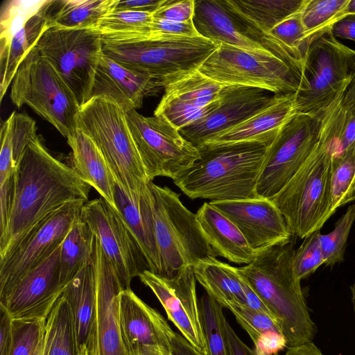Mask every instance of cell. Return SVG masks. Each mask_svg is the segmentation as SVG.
I'll use <instances>...</instances> for the list:
<instances>
[{
	"mask_svg": "<svg viewBox=\"0 0 355 355\" xmlns=\"http://www.w3.org/2000/svg\"><path fill=\"white\" fill-rule=\"evenodd\" d=\"M91 187L73 167L55 157L37 135L16 168L8 223L0 235V259L46 218L77 199L88 201Z\"/></svg>",
	"mask_w": 355,
	"mask_h": 355,
	"instance_id": "obj_1",
	"label": "cell"
},
{
	"mask_svg": "<svg viewBox=\"0 0 355 355\" xmlns=\"http://www.w3.org/2000/svg\"><path fill=\"white\" fill-rule=\"evenodd\" d=\"M342 92L324 110L319 140L308 159L271 200L294 236L304 239L334 214L331 198V164L340 153L343 121Z\"/></svg>",
	"mask_w": 355,
	"mask_h": 355,
	"instance_id": "obj_2",
	"label": "cell"
},
{
	"mask_svg": "<svg viewBox=\"0 0 355 355\" xmlns=\"http://www.w3.org/2000/svg\"><path fill=\"white\" fill-rule=\"evenodd\" d=\"M268 146L257 142L205 144L198 148V158L173 182L193 200L257 198V179Z\"/></svg>",
	"mask_w": 355,
	"mask_h": 355,
	"instance_id": "obj_3",
	"label": "cell"
},
{
	"mask_svg": "<svg viewBox=\"0 0 355 355\" xmlns=\"http://www.w3.org/2000/svg\"><path fill=\"white\" fill-rule=\"evenodd\" d=\"M294 237L287 243L258 252L251 263L237 268L279 323L287 347L313 342L317 332L301 281L293 269Z\"/></svg>",
	"mask_w": 355,
	"mask_h": 355,
	"instance_id": "obj_4",
	"label": "cell"
},
{
	"mask_svg": "<svg viewBox=\"0 0 355 355\" xmlns=\"http://www.w3.org/2000/svg\"><path fill=\"white\" fill-rule=\"evenodd\" d=\"M78 128L98 147L125 192L140 195L149 181L123 109L107 97H93L80 106Z\"/></svg>",
	"mask_w": 355,
	"mask_h": 355,
	"instance_id": "obj_5",
	"label": "cell"
},
{
	"mask_svg": "<svg viewBox=\"0 0 355 355\" xmlns=\"http://www.w3.org/2000/svg\"><path fill=\"white\" fill-rule=\"evenodd\" d=\"M225 85L261 88L275 95L296 94L306 85L304 64L271 51H252L218 43L198 69Z\"/></svg>",
	"mask_w": 355,
	"mask_h": 355,
	"instance_id": "obj_6",
	"label": "cell"
},
{
	"mask_svg": "<svg viewBox=\"0 0 355 355\" xmlns=\"http://www.w3.org/2000/svg\"><path fill=\"white\" fill-rule=\"evenodd\" d=\"M103 54L150 75L164 87L196 71L218 44L203 37L144 38L124 42L103 40Z\"/></svg>",
	"mask_w": 355,
	"mask_h": 355,
	"instance_id": "obj_7",
	"label": "cell"
},
{
	"mask_svg": "<svg viewBox=\"0 0 355 355\" xmlns=\"http://www.w3.org/2000/svg\"><path fill=\"white\" fill-rule=\"evenodd\" d=\"M152 194L154 231L159 254V275L171 277L182 267L193 266L214 253L196 214L167 187L148 182Z\"/></svg>",
	"mask_w": 355,
	"mask_h": 355,
	"instance_id": "obj_8",
	"label": "cell"
},
{
	"mask_svg": "<svg viewBox=\"0 0 355 355\" xmlns=\"http://www.w3.org/2000/svg\"><path fill=\"white\" fill-rule=\"evenodd\" d=\"M10 98L19 108L28 105L66 138L78 128L80 105L75 94L35 46L19 65Z\"/></svg>",
	"mask_w": 355,
	"mask_h": 355,
	"instance_id": "obj_9",
	"label": "cell"
},
{
	"mask_svg": "<svg viewBox=\"0 0 355 355\" xmlns=\"http://www.w3.org/2000/svg\"><path fill=\"white\" fill-rule=\"evenodd\" d=\"M303 64L306 85L295 95L296 113L324 109L355 78V51L338 41L331 27L313 38Z\"/></svg>",
	"mask_w": 355,
	"mask_h": 355,
	"instance_id": "obj_10",
	"label": "cell"
},
{
	"mask_svg": "<svg viewBox=\"0 0 355 355\" xmlns=\"http://www.w3.org/2000/svg\"><path fill=\"white\" fill-rule=\"evenodd\" d=\"M102 46V35L96 28L50 27L35 48L61 76L81 106L89 99Z\"/></svg>",
	"mask_w": 355,
	"mask_h": 355,
	"instance_id": "obj_11",
	"label": "cell"
},
{
	"mask_svg": "<svg viewBox=\"0 0 355 355\" xmlns=\"http://www.w3.org/2000/svg\"><path fill=\"white\" fill-rule=\"evenodd\" d=\"M326 107L295 113L283 125L268 146L257 179V197L272 200L304 164L319 140Z\"/></svg>",
	"mask_w": 355,
	"mask_h": 355,
	"instance_id": "obj_12",
	"label": "cell"
},
{
	"mask_svg": "<svg viewBox=\"0 0 355 355\" xmlns=\"http://www.w3.org/2000/svg\"><path fill=\"white\" fill-rule=\"evenodd\" d=\"M127 123L149 182L163 176L175 180L199 157V150L159 114L125 113Z\"/></svg>",
	"mask_w": 355,
	"mask_h": 355,
	"instance_id": "obj_13",
	"label": "cell"
},
{
	"mask_svg": "<svg viewBox=\"0 0 355 355\" xmlns=\"http://www.w3.org/2000/svg\"><path fill=\"white\" fill-rule=\"evenodd\" d=\"M87 202H69L46 218L0 259V299L26 274L47 259L63 243Z\"/></svg>",
	"mask_w": 355,
	"mask_h": 355,
	"instance_id": "obj_14",
	"label": "cell"
},
{
	"mask_svg": "<svg viewBox=\"0 0 355 355\" xmlns=\"http://www.w3.org/2000/svg\"><path fill=\"white\" fill-rule=\"evenodd\" d=\"M80 218L98 239L123 289L130 288L132 279L148 266L119 212L99 198L84 204Z\"/></svg>",
	"mask_w": 355,
	"mask_h": 355,
	"instance_id": "obj_15",
	"label": "cell"
},
{
	"mask_svg": "<svg viewBox=\"0 0 355 355\" xmlns=\"http://www.w3.org/2000/svg\"><path fill=\"white\" fill-rule=\"evenodd\" d=\"M91 263L96 300L87 348L89 355H128L119 324V297L123 288L94 235Z\"/></svg>",
	"mask_w": 355,
	"mask_h": 355,
	"instance_id": "obj_16",
	"label": "cell"
},
{
	"mask_svg": "<svg viewBox=\"0 0 355 355\" xmlns=\"http://www.w3.org/2000/svg\"><path fill=\"white\" fill-rule=\"evenodd\" d=\"M138 277L155 295L168 318L181 335L197 351L209 355L193 267L183 266L171 277L155 274L149 270H144Z\"/></svg>",
	"mask_w": 355,
	"mask_h": 355,
	"instance_id": "obj_17",
	"label": "cell"
},
{
	"mask_svg": "<svg viewBox=\"0 0 355 355\" xmlns=\"http://www.w3.org/2000/svg\"><path fill=\"white\" fill-rule=\"evenodd\" d=\"M278 95L261 88L225 85L216 108L205 118L179 130L198 149L274 103Z\"/></svg>",
	"mask_w": 355,
	"mask_h": 355,
	"instance_id": "obj_18",
	"label": "cell"
},
{
	"mask_svg": "<svg viewBox=\"0 0 355 355\" xmlns=\"http://www.w3.org/2000/svg\"><path fill=\"white\" fill-rule=\"evenodd\" d=\"M119 324L128 355H173L176 332L130 288L120 294Z\"/></svg>",
	"mask_w": 355,
	"mask_h": 355,
	"instance_id": "obj_19",
	"label": "cell"
},
{
	"mask_svg": "<svg viewBox=\"0 0 355 355\" xmlns=\"http://www.w3.org/2000/svg\"><path fill=\"white\" fill-rule=\"evenodd\" d=\"M61 245L0 299L12 319L46 320L67 286L60 277Z\"/></svg>",
	"mask_w": 355,
	"mask_h": 355,
	"instance_id": "obj_20",
	"label": "cell"
},
{
	"mask_svg": "<svg viewBox=\"0 0 355 355\" xmlns=\"http://www.w3.org/2000/svg\"><path fill=\"white\" fill-rule=\"evenodd\" d=\"M209 202L238 227L257 253L287 243L293 237L285 218L271 200L257 197Z\"/></svg>",
	"mask_w": 355,
	"mask_h": 355,
	"instance_id": "obj_21",
	"label": "cell"
},
{
	"mask_svg": "<svg viewBox=\"0 0 355 355\" xmlns=\"http://www.w3.org/2000/svg\"><path fill=\"white\" fill-rule=\"evenodd\" d=\"M162 88L164 86L150 75L127 67L103 53L89 99L107 97L126 113L141 107L146 96L157 94Z\"/></svg>",
	"mask_w": 355,
	"mask_h": 355,
	"instance_id": "obj_22",
	"label": "cell"
},
{
	"mask_svg": "<svg viewBox=\"0 0 355 355\" xmlns=\"http://www.w3.org/2000/svg\"><path fill=\"white\" fill-rule=\"evenodd\" d=\"M193 22L201 37L216 44L225 43L252 51H270L256 29L237 15L225 0H196Z\"/></svg>",
	"mask_w": 355,
	"mask_h": 355,
	"instance_id": "obj_23",
	"label": "cell"
},
{
	"mask_svg": "<svg viewBox=\"0 0 355 355\" xmlns=\"http://www.w3.org/2000/svg\"><path fill=\"white\" fill-rule=\"evenodd\" d=\"M193 267L197 282L223 308L227 303L236 302L274 318L237 268L214 257L201 260Z\"/></svg>",
	"mask_w": 355,
	"mask_h": 355,
	"instance_id": "obj_24",
	"label": "cell"
},
{
	"mask_svg": "<svg viewBox=\"0 0 355 355\" xmlns=\"http://www.w3.org/2000/svg\"><path fill=\"white\" fill-rule=\"evenodd\" d=\"M114 200L118 211L139 245L148 270L159 275L160 265L156 244L148 182L142 193L130 197L114 180Z\"/></svg>",
	"mask_w": 355,
	"mask_h": 355,
	"instance_id": "obj_25",
	"label": "cell"
},
{
	"mask_svg": "<svg viewBox=\"0 0 355 355\" xmlns=\"http://www.w3.org/2000/svg\"><path fill=\"white\" fill-rule=\"evenodd\" d=\"M295 95L291 94L279 96L270 106L205 144L257 142L270 145L286 122L296 113Z\"/></svg>",
	"mask_w": 355,
	"mask_h": 355,
	"instance_id": "obj_26",
	"label": "cell"
},
{
	"mask_svg": "<svg viewBox=\"0 0 355 355\" xmlns=\"http://www.w3.org/2000/svg\"><path fill=\"white\" fill-rule=\"evenodd\" d=\"M201 230L215 257H223L237 264H249L257 254L238 227L209 202L196 214Z\"/></svg>",
	"mask_w": 355,
	"mask_h": 355,
	"instance_id": "obj_27",
	"label": "cell"
},
{
	"mask_svg": "<svg viewBox=\"0 0 355 355\" xmlns=\"http://www.w3.org/2000/svg\"><path fill=\"white\" fill-rule=\"evenodd\" d=\"M67 139L72 150L73 168L78 176L114 209V178L101 151L79 128Z\"/></svg>",
	"mask_w": 355,
	"mask_h": 355,
	"instance_id": "obj_28",
	"label": "cell"
},
{
	"mask_svg": "<svg viewBox=\"0 0 355 355\" xmlns=\"http://www.w3.org/2000/svg\"><path fill=\"white\" fill-rule=\"evenodd\" d=\"M117 0H47L41 8L49 28H96L98 21L114 10Z\"/></svg>",
	"mask_w": 355,
	"mask_h": 355,
	"instance_id": "obj_29",
	"label": "cell"
},
{
	"mask_svg": "<svg viewBox=\"0 0 355 355\" xmlns=\"http://www.w3.org/2000/svg\"><path fill=\"white\" fill-rule=\"evenodd\" d=\"M62 296L70 307L79 352L87 347L95 309V279L91 260L67 284Z\"/></svg>",
	"mask_w": 355,
	"mask_h": 355,
	"instance_id": "obj_30",
	"label": "cell"
},
{
	"mask_svg": "<svg viewBox=\"0 0 355 355\" xmlns=\"http://www.w3.org/2000/svg\"><path fill=\"white\" fill-rule=\"evenodd\" d=\"M47 28L46 20L40 9L9 40L0 43L1 100L12 83L19 65Z\"/></svg>",
	"mask_w": 355,
	"mask_h": 355,
	"instance_id": "obj_31",
	"label": "cell"
},
{
	"mask_svg": "<svg viewBox=\"0 0 355 355\" xmlns=\"http://www.w3.org/2000/svg\"><path fill=\"white\" fill-rule=\"evenodd\" d=\"M224 307L248 334L259 353L272 355L287 347L279 323L270 315L236 302L227 303Z\"/></svg>",
	"mask_w": 355,
	"mask_h": 355,
	"instance_id": "obj_32",
	"label": "cell"
},
{
	"mask_svg": "<svg viewBox=\"0 0 355 355\" xmlns=\"http://www.w3.org/2000/svg\"><path fill=\"white\" fill-rule=\"evenodd\" d=\"M225 1L237 15L256 29L262 40L263 36L279 23L300 11L306 0H225Z\"/></svg>",
	"mask_w": 355,
	"mask_h": 355,
	"instance_id": "obj_33",
	"label": "cell"
},
{
	"mask_svg": "<svg viewBox=\"0 0 355 355\" xmlns=\"http://www.w3.org/2000/svg\"><path fill=\"white\" fill-rule=\"evenodd\" d=\"M225 86L196 70L167 85L163 96L184 105L202 109L219 100Z\"/></svg>",
	"mask_w": 355,
	"mask_h": 355,
	"instance_id": "obj_34",
	"label": "cell"
},
{
	"mask_svg": "<svg viewBox=\"0 0 355 355\" xmlns=\"http://www.w3.org/2000/svg\"><path fill=\"white\" fill-rule=\"evenodd\" d=\"M94 234L80 216L62 245L60 259V277L67 285L92 257Z\"/></svg>",
	"mask_w": 355,
	"mask_h": 355,
	"instance_id": "obj_35",
	"label": "cell"
},
{
	"mask_svg": "<svg viewBox=\"0 0 355 355\" xmlns=\"http://www.w3.org/2000/svg\"><path fill=\"white\" fill-rule=\"evenodd\" d=\"M43 355H78L71 312L62 296L46 320Z\"/></svg>",
	"mask_w": 355,
	"mask_h": 355,
	"instance_id": "obj_36",
	"label": "cell"
},
{
	"mask_svg": "<svg viewBox=\"0 0 355 355\" xmlns=\"http://www.w3.org/2000/svg\"><path fill=\"white\" fill-rule=\"evenodd\" d=\"M331 198L334 212L355 200V141L332 158Z\"/></svg>",
	"mask_w": 355,
	"mask_h": 355,
	"instance_id": "obj_37",
	"label": "cell"
},
{
	"mask_svg": "<svg viewBox=\"0 0 355 355\" xmlns=\"http://www.w3.org/2000/svg\"><path fill=\"white\" fill-rule=\"evenodd\" d=\"M350 0H306L302 20L311 38L332 27L346 15Z\"/></svg>",
	"mask_w": 355,
	"mask_h": 355,
	"instance_id": "obj_38",
	"label": "cell"
},
{
	"mask_svg": "<svg viewBox=\"0 0 355 355\" xmlns=\"http://www.w3.org/2000/svg\"><path fill=\"white\" fill-rule=\"evenodd\" d=\"M199 304L209 355H229L223 328L225 317L223 306L206 292Z\"/></svg>",
	"mask_w": 355,
	"mask_h": 355,
	"instance_id": "obj_39",
	"label": "cell"
},
{
	"mask_svg": "<svg viewBox=\"0 0 355 355\" xmlns=\"http://www.w3.org/2000/svg\"><path fill=\"white\" fill-rule=\"evenodd\" d=\"M354 221L355 204H352L336 221L331 232L320 234L323 265L332 267L344 261L347 239Z\"/></svg>",
	"mask_w": 355,
	"mask_h": 355,
	"instance_id": "obj_40",
	"label": "cell"
},
{
	"mask_svg": "<svg viewBox=\"0 0 355 355\" xmlns=\"http://www.w3.org/2000/svg\"><path fill=\"white\" fill-rule=\"evenodd\" d=\"M47 0L7 1L2 6L0 19V43L9 40L27 21L37 14Z\"/></svg>",
	"mask_w": 355,
	"mask_h": 355,
	"instance_id": "obj_41",
	"label": "cell"
},
{
	"mask_svg": "<svg viewBox=\"0 0 355 355\" xmlns=\"http://www.w3.org/2000/svg\"><path fill=\"white\" fill-rule=\"evenodd\" d=\"M46 320L13 319L9 355H35L44 340Z\"/></svg>",
	"mask_w": 355,
	"mask_h": 355,
	"instance_id": "obj_42",
	"label": "cell"
},
{
	"mask_svg": "<svg viewBox=\"0 0 355 355\" xmlns=\"http://www.w3.org/2000/svg\"><path fill=\"white\" fill-rule=\"evenodd\" d=\"M153 13L129 10H112L98 22L96 28L102 35L138 31L148 26Z\"/></svg>",
	"mask_w": 355,
	"mask_h": 355,
	"instance_id": "obj_43",
	"label": "cell"
},
{
	"mask_svg": "<svg viewBox=\"0 0 355 355\" xmlns=\"http://www.w3.org/2000/svg\"><path fill=\"white\" fill-rule=\"evenodd\" d=\"M320 230H316L304 238L301 245L294 250L292 265L295 277L304 279L314 273L323 265L320 236Z\"/></svg>",
	"mask_w": 355,
	"mask_h": 355,
	"instance_id": "obj_44",
	"label": "cell"
},
{
	"mask_svg": "<svg viewBox=\"0 0 355 355\" xmlns=\"http://www.w3.org/2000/svg\"><path fill=\"white\" fill-rule=\"evenodd\" d=\"M173 37H197L201 36L197 31L193 20L177 22L153 18L146 29L136 40Z\"/></svg>",
	"mask_w": 355,
	"mask_h": 355,
	"instance_id": "obj_45",
	"label": "cell"
},
{
	"mask_svg": "<svg viewBox=\"0 0 355 355\" xmlns=\"http://www.w3.org/2000/svg\"><path fill=\"white\" fill-rule=\"evenodd\" d=\"M196 0H166L153 13V18L177 22L193 20Z\"/></svg>",
	"mask_w": 355,
	"mask_h": 355,
	"instance_id": "obj_46",
	"label": "cell"
},
{
	"mask_svg": "<svg viewBox=\"0 0 355 355\" xmlns=\"http://www.w3.org/2000/svg\"><path fill=\"white\" fill-rule=\"evenodd\" d=\"M355 141V105L343 99V121L340 136V152Z\"/></svg>",
	"mask_w": 355,
	"mask_h": 355,
	"instance_id": "obj_47",
	"label": "cell"
},
{
	"mask_svg": "<svg viewBox=\"0 0 355 355\" xmlns=\"http://www.w3.org/2000/svg\"><path fill=\"white\" fill-rule=\"evenodd\" d=\"M223 328L226 340L229 355H263L254 348L246 345L235 333L225 317L223 322Z\"/></svg>",
	"mask_w": 355,
	"mask_h": 355,
	"instance_id": "obj_48",
	"label": "cell"
},
{
	"mask_svg": "<svg viewBox=\"0 0 355 355\" xmlns=\"http://www.w3.org/2000/svg\"><path fill=\"white\" fill-rule=\"evenodd\" d=\"M0 355H9L13 340V319L0 305Z\"/></svg>",
	"mask_w": 355,
	"mask_h": 355,
	"instance_id": "obj_49",
	"label": "cell"
},
{
	"mask_svg": "<svg viewBox=\"0 0 355 355\" xmlns=\"http://www.w3.org/2000/svg\"><path fill=\"white\" fill-rule=\"evenodd\" d=\"M166 0H117L114 10H129L154 13Z\"/></svg>",
	"mask_w": 355,
	"mask_h": 355,
	"instance_id": "obj_50",
	"label": "cell"
},
{
	"mask_svg": "<svg viewBox=\"0 0 355 355\" xmlns=\"http://www.w3.org/2000/svg\"><path fill=\"white\" fill-rule=\"evenodd\" d=\"M334 36L355 41V15H347L331 27Z\"/></svg>",
	"mask_w": 355,
	"mask_h": 355,
	"instance_id": "obj_51",
	"label": "cell"
},
{
	"mask_svg": "<svg viewBox=\"0 0 355 355\" xmlns=\"http://www.w3.org/2000/svg\"><path fill=\"white\" fill-rule=\"evenodd\" d=\"M173 355H205L197 351L182 335L175 333L173 341Z\"/></svg>",
	"mask_w": 355,
	"mask_h": 355,
	"instance_id": "obj_52",
	"label": "cell"
},
{
	"mask_svg": "<svg viewBox=\"0 0 355 355\" xmlns=\"http://www.w3.org/2000/svg\"><path fill=\"white\" fill-rule=\"evenodd\" d=\"M285 355H324L313 343H307L293 347H287Z\"/></svg>",
	"mask_w": 355,
	"mask_h": 355,
	"instance_id": "obj_53",
	"label": "cell"
},
{
	"mask_svg": "<svg viewBox=\"0 0 355 355\" xmlns=\"http://www.w3.org/2000/svg\"><path fill=\"white\" fill-rule=\"evenodd\" d=\"M344 101L355 105V78L345 94Z\"/></svg>",
	"mask_w": 355,
	"mask_h": 355,
	"instance_id": "obj_54",
	"label": "cell"
},
{
	"mask_svg": "<svg viewBox=\"0 0 355 355\" xmlns=\"http://www.w3.org/2000/svg\"><path fill=\"white\" fill-rule=\"evenodd\" d=\"M355 15V0H350L346 10V15Z\"/></svg>",
	"mask_w": 355,
	"mask_h": 355,
	"instance_id": "obj_55",
	"label": "cell"
},
{
	"mask_svg": "<svg viewBox=\"0 0 355 355\" xmlns=\"http://www.w3.org/2000/svg\"><path fill=\"white\" fill-rule=\"evenodd\" d=\"M350 291H351V293H352V301L354 311V314H355V283H354L350 286Z\"/></svg>",
	"mask_w": 355,
	"mask_h": 355,
	"instance_id": "obj_56",
	"label": "cell"
},
{
	"mask_svg": "<svg viewBox=\"0 0 355 355\" xmlns=\"http://www.w3.org/2000/svg\"><path fill=\"white\" fill-rule=\"evenodd\" d=\"M78 355H89L87 347H83L79 352Z\"/></svg>",
	"mask_w": 355,
	"mask_h": 355,
	"instance_id": "obj_57",
	"label": "cell"
},
{
	"mask_svg": "<svg viewBox=\"0 0 355 355\" xmlns=\"http://www.w3.org/2000/svg\"><path fill=\"white\" fill-rule=\"evenodd\" d=\"M44 340L42 345L40 346V347L38 349V351L37 352L35 355H43V353H44Z\"/></svg>",
	"mask_w": 355,
	"mask_h": 355,
	"instance_id": "obj_58",
	"label": "cell"
}]
</instances>
